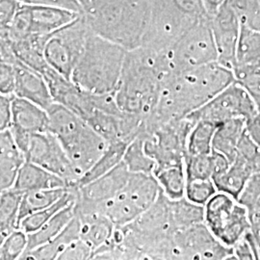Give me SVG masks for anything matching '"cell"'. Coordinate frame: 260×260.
I'll use <instances>...</instances> for the list:
<instances>
[{
	"label": "cell",
	"instance_id": "1",
	"mask_svg": "<svg viewBox=\"0 0 260 260\" xmlns=\"http://www.w3.org/2000/svg\"><path fill=\"white\" fill-rule=\"evenodd\" d=\"M234 81L233 70L218 61L169 74L163 79L157 106L147 120L163 122L187 118Z\"/></svg>",
	"mask_w": 260,
	"mask_h": 260
},
{
	"label": "cell",
	"instance_id": "2",
	"mask_svg": "<svg viewBox=\"0 0 260 260\" xmlns=\"http://www.w3.org/2000/svg\"><path fill=\"white\" fill-rule=\"evenodd\" d=\"M171 74L165 52L140 47L126 52L115 99L121 111L144 118L157 106L162 82Z\"/></svg>",
	"mask_w": 260,
	"mask_h": 260
},
{
	"label": "cell",
	"instance_id": "3",
	"mask_svg": "<svg viewBox=\"0 0 260 260\" xmlns=\"http://www.w3.org/2000/svg\"><path fill=\"white\" fill-rule=\"evenodd\" d=\"M150 0H92L83 13L94 34L132 50L141 47Z\"/></svg>",
	"mask_w": 260,
	"mask_h": 260
},
{
	"label": "cell",
	"instance_id": "4",
	"mask_svg": "<svg viewBox=\"0 0 260 260\" xmlns=\"http://www.w3.org/2000/svg\"><path fill=\"white\" fill-rule=\"evenodd\" d=\"M47 111L49 132L59 140L80 178L103 155L109 143L65 106L54 103Z\"/></svg>",
	"mask_w": 260,
	"mask_h": 260
},
{
	"label": "cell",
	"instance_id": "5",
	"mask_svg": "<svg viewBox=\"0 0 260 260\" xmlns=\"http://www.w3.org/2000/svg\"><path fill=\"white\" fill-rule=\"evenodd\" d=\"M126 52L123 47L92 31L72 80L91 93H115L121 79Z\"/></svg>",
	"mask_w": 260,
	"mask_h": 260
},
{
	"label": "cell",
	"instance_id": "6",
	"mask_svg": "<svg viewBox=\"0 0 260 260\" xmlns=\"http://www.w3.org/2000/svg\"><path fill=\"white\" fill-rule=\"evenodd\" d=\"M196 123L188 117L179 120L154 122L146 119L144 139L146 153L155 162L154 171L184 164L187 142Z\"/></svg>",
	"mask_w": 260,
	"mask_h": 260
},
{
	"label": "cell",
	"instance_id": "7",
	"mask_svg": "<svg viewBox=\"0 0 260 260\" xmlns=\"http://www.w3.org/2000/svg\"><path fill=\"white\" fill-rule=\"evenodd\" d=\"M161 186L153 174L131 173L121 191L99 209L116 226L132 223L157 200Z\"/></svg>",
	"mask_w": 260,
	"mask_h": 260
},
{
	"label": "cell",
	"instance_id": "8",
	"mask_svg": "<svg viewBox=\"0 0 260 260\" xmlns=\"http://www.w3.org/2000/svg\"><path fill=\"white\" fill-rule=\"evenodd\" d=\"M199 20L179 9L174 0H150L149 19L141 47L167 52Z\"/></svg>",
	"mask_w": 260,
	"mask_h": 260
},
{
	"label": "cell",
	"instance_id": "9",
	"mask_svg": "<svg viewBox=\"0 0 260 260\" xmlns=\"http://www.w3.org/2000/svg\"><path fill=\"white\" fill-rule=\"evenodd\" d=\"M166 53L171 73H180L218 61L210 18L197 21Z\"/></svg>",
	"mask_w": 260,
	"mask_h": 260
},
{
	"label": "cell",
	"instance_id": "10",
	"mask_svg": "<svg viewBox=\"0 0 260 260\" xmlns=\"http://www.w3.org/2000/svg\"><path fill=\"white\" fill-rule=\"evenodd\" d=\"M91 33L92 30L82 14L71 23L50 34L45 46L47 64L59 74L72 79Z\"/></svg>",
	"mask_w": 260,
	"mask_h": 260
},
{
	"label": "cell",
	"instance_id": "11",
	"mask_svg": "<svg viewBox=\"0 0 260 260\" xmlns=\"http://www.w3.org/2000/svg\"><path fill=\"white\" fill-rule=\"evenodd\" d=\"M205 208V223L228 247H233L251 230L249 210L232 196L218 192Z\"/></svg>",
	"mask_w": 260,
	"mask_h": 260
},
{
	"label": "cell",
	"instance_id": "12",
	"mask_svg": "<svg viewBox=\"0 0 260 260\" xmlns=\"http://www.w3.org/2000/svg\"><path fill=\"white\" fill-rule=\"evenodd\" d=\"M80 15L70 10L21 3L8 27L0 28V36L9 40L30 34L47 36L64 27Z\"/></svg>",
	"mask_w": 260,
	"mask_h": 260
},
{
	"label": "cell",
	"instance_id": "13",
	"mask_svg": "<svg viewBox=\"0 0 260 260\" xmlns=\"http://www.w3.org/2000/svg\"><path fill=\"white\" fill-rule=\"evenodd\" d=\"M171 259H233V248L220 241L202 222L173 235Z\"/></svg>",
	"mask_w": 260,
	"mask_h": 260
},
{
	"label": "cell",
	"instance_id": "14",
	"mask_svg": "<svg viewBox=\"0 0 260 260\" xmlns=\"http://www.w3.org/2000/svg\"><path fill=\"white\" fill-rule=\"evenodd\" d=\"M259 114L250 94L234 81L200 109L190 114L188 118L195 123L206 121L220 125L238 118L249 120Z\"/></svg>",
	"mask_w": 260,
	"mask_h": 260
},
{
	"label": "cell",
	"instance_id": "15",
	"mask_svg": "<svg viewBox=\"0 0 260 260\" xmlns=\"http://www.w3.org/2000/svg\"><path fill=\"white\" fill-rule=\"evenodd\" d=\"M25 158L28 162L62 177L71 187H75L79 179L59 140L49 131L32 134Z\"/></svg>",
	"mask_w": 260,
	"mask_h": 260
},
{
	"label": "cell",
	"instance_id": "16",
	"mask_svg": "<svg viewBox=\"0 0 260 260\" xmlns=\"http://www.w3.org/2000/svg\"><path fill=\"white\" fill-rule=\"evenodd\" d=\"M130 174L126 165L121 161L117 167L103 177L77 188L75 213H100L99 209L117 195L126 184Z\"/></svg>",
	"mask_w": 260,
	"mask_h": 260
},
{
	"label": "cell",
	"instance_id": "17",
	"mask_svg": "<svg viewBox=\"0 0 260 260\" xmlns=\"http://www.w3.org/2000/svg\"><path fill=\"white\" fill-rule=\"evenodd\" d=\"M210 23L218 50V62L233 71L241 30L240 20L224 2L210 18Z\"/></svg>",
	"mask_w": 260,
	"mask_h": 260
},
{
	"label": "cell",
	"instance_id": "18",
	"mask_svg": "<svg viewBox=\"0 0 260 260\" xmlns=\"http://www.w3.org/2000/svg\"><path fill=\"white\" fill-rule=\"evenodd\" d=\"M13 65L16 73L14 94L36 103L47 110L54 102L45 77L19 60H17Z\"/></svg>",
	"mask_w": 260,
	"mask_h": 260
},
{
	"label": "cell",
	"instance_id": "19",
	"mask_svg": "<svg viewBox=\"0 0 260 260\" xmlns=\"http://www.w3.org/2000/svg\"><path fill=\"white\" fill-rule=\"evenodd\" d=\"M13 121L10 130L27 134L43 133L49 131V116L46 109L36 103L18 98L14 94Z\"/></svg>",
	"mask_w": 260,
	"mask_h": 260
},
{
	"label": "cell",
	"instance_id": "20",
	"mask_svg": "<svg viewBox=\"0 0 260 260\" xmlns=\"http://www.w3.org/2000/svg\"><path fill=\"white\" fill-rule=\"evenodd\" d=\"M26 162L11 130L0 131V190L13 188L19 171Z\"/></svg>",
	"mask_w": 260,
	"mask_h": 260
},
{
	"label": "cell",
	"instance_id": "21",
	"mask_svg": "<svg viewBox=\"0 0 260 260\" xmlns=\"http://www.w3.org/2000/svg\"><path fill=\"white\" fill-rule=\"evenodd\" d=\"M71 187L62 177L26 161L19 171V176L13 188L20 193L36 190Z\"/></svg>",
	"mask_w": 260,
	"mask_h": 260
},
{
	"label": "cell",
	"instance_id": "22",
	"mask_svg": "<svg viewBox=\"0 0 260 260\" xmlns=\"http://www.w3.org/2000/svg\"><path fill=\"white\" fill-rule=\"evenodd\" d=\"M79 238H81V223L78 217L75 215L73 220L66 226L64 231L58 234L55 238L35 250L24 252L20 259H58L59 255L65 251L66 248Z\"/></svg>",
	"mask_w": 260,
	"mask_h": 260
},
{
	"label": "cell",
	"instance_id": "23",
	"mask_svg": "<svg viewBox=\"0 0 260 260\" xmlns=\"http://www.w3.org/2000/svg\"><path fill=\"white\" fill-rule=\"evenodd\" d=\"M81 223V238L93 251L109 241L116 225L102 213L75 214Z\"/></svg>",
	"mask_w": 260,
	"mask_h": 260
},
{
	"label": "cell",
	"instance_id": "24",
	"mask_svg": "<svg viewBox=\"0 0 260 260\" xmlns=\"http://www.w3.org/2000/svg\"><path fill=\"white\" fill-rule=\"evenodd\" d=\"M253 173L252 168L246 161L236 157L230 167L212 179L218 192L225 193L237 200L247 180Z\"/></svg>",
	"mask_w": 260,
	"mask_h": 260
},
{
	"label": "cell",
	"instance_id": "25",
	"mask_svg": "<svg viewBox=\"0 0 260 260\" xmlns=\"http://www.w3.org/2000/svg\"><path fill=\"white\" fill-rule=\"evenodd\" d=\"M246 123L247 120L238 118L218 125L212 142L213 150L222 153L233 162L237 155V147L246 128Z\"/></svg>",
	"mask_w": 260,
	"mask_h": 260
},
{
	"label": "cell",
	"instance_id": "26",
	"mask_svg": "<svg viewBox=\"0 0 260 260\" xmlns=\"http://www.w3.org/2000/svg\"><path fill=\"white\" fill-rule=\"evenodd\" d=\"M75 202L59 211L38 231L27 234V248L25 252L35 250L42 245L51 241L64 231L75 217Z\"/></svg>",
	"mask_w": 260,
	"mask_h": 260
},
{
	"label": "cell",
	"instance_id": "27",
	"mask_svg": "<svg viewBox=\"0 0 260 260\" xmlns=\"http://www.w3.org/2000/svg\"><path fill=\"white\" fill-rule=\"evenodd\" d=\"M128 146V143L122 141H116L109 143L106 150L99 160L90 168L82 177L78 179L75 187L79 188L86 185L99 177H103L114 168L117 167L123 159L125 149Z\"/></svg>",
	"mask_w": 260,
	"mask_h": 260
},
{
	"label": "cell",
	"instance_id": "28",
	"mask_svg": "<svg viewBox=\"0 0 260 260\" xmlns=\"http://www.w3.org/2000/svg\"><path fill=\"white\" fill-rule=\"evenodd\" d=\"M22 193L14 188L1 191L0 195V243L10 233L19 229V214Z\"/></svg>",
	"mask_w": 260,
	"mask_h": 260
},
{
	"label": "cell",
	"instance_id": "29",
	"mask_svg": "<svg viewBox=\"0 0 260 260\" xmlns=\"http://www.w3.org/2000/svg\"><path fill=\"white\" fill-rule=\"evenodd\" d=\"M71 187L45 189L30 191L22 194L19 207V223L29 215L53 205L59 199L65 195Z\"/></svg>",
	"mask_w": 260,
	"mask_h": 260
},
{
	"label": "cell",
	"instance_id": "30",
	"mask_svg": "<svg viewBox=\"0 0 260 260\" xmlns=\"http://www.w3.org/2000/svg\"><path fill=\"white\" fill-rule=\"evenodd\" d=\"M76 197L77 187H71L69 192H67L65 195L59 199L53 205L25 217L19 223V229L27 234L36 232L48 222L54 215L65 208L66 206L75 203Z\"/></svg>",
	"mask_w": 260,
	"mask_h": 260
},
{
	"label": "cell",
	"instance_id": "31",
	"mask_svg": "<svg viewBox=\"0 0 260 260\" xmlns=\"http://www.w3.org/2000/svg\"><path fill=\"white\" fill-rule=\"evenodd\" d=\"M153 175L168 198L178 200L186 195L185 164L163 168L155 171Z\"/></svg>",
	"mask_w": 260,
	"mask_h": 260
},
{
	"label": "cell",
	"instance_id": "32",
	"mask_svg": "<svg viewBox=\"0 0 260 260\" xmlns=\"http://www.w3.org/2000/svg\"><path fill=\"white\" fill-rule=\"evenodd\" d=\"M259 58L260 30L241 25L236 52V66L255 67Z\"/></svg>",
	"mask_w": 260,
	"mask_h": 260
},
{
	"label": "cell",
	"instance_id": "33",
	"mask_svg": "<svg viewBox=\"0 0 260 260\" xmlns=\"http://www.w3.org/2000/svg\"><path fill=\"white\" fill-rule=\"evenodd\" d=\"M218 125L206 121H198L191 130L187 142V154L206 155L213 150L212 142Z\"/></svg>",
	"mask_w": 260,
	"mask_h": 260
},
{
	"label": "cell",
	"instance_id": "34",
	"mask_svg": "<svg viewBox=\"0 0 260 260\" xmlns=\"http://www.w3.org/2000/svg\"><path fill=\"white\" fill-rule=\"evenodd\" d=\"M122 161L130 173L153 174L155 168V162L145 151L144 139L141 135L128 144Z\"/></svg>",
	"mask_w": 260,
	"mask_h": 260
},
{
	"label": "cell",
	"instance_id": "35",
	"mask_svg": "<svg viewBox=\"0 0 260 260\" xmlns=\"http://www.w3.org/2000/svg\"><path fill=\"white\" fill-rule=\"evenodd\" d=\"M235 81L246 90L260 113V68L236 66L233 69Z\"/></svg>",
	"mask_w": 260,
	"mask_h": 260
},
{
	"label": "cell",
	"instance_id": "36",
	"mask_svg": "<svg viewBox=\"0 0 260 260\" xmlns=\"http://www.w3.org/2000/svg\"><path fill=\"white\" fill-rule=\"evenodd\" d=\"M241 25L260 30V0H225Z\"/></svg>",
	"mask_w": 260,
	"mask_h": 260
},
{
	"label": "cell",
	"instance_id": "37",
	"mask_svg": "<svg viewBox=\"0 0 260 260\" xmlns=\"http://www.w3.org/2000/svg\"><path fill=\"white\" fill-rule=\"evenodd\" d=\"M186 181L193 179H209L213 177V160L211 153L206 155L185 154Z\"/></svg>",
	"mask_w": 260,
	"mask_h": 260
},
{
	"label": "cell",
	"instance_id": "38",
	"mask_svg": "<svg viewBox=\"0 0 260 260\" xmlns=\"http://www.w3.org/2000/svg\"><path fill=\"white\" fill-rule=\"evenodd\" d=\"M27 248V233L18 229L0 243V259H20Z\"/></svg>",
	"mask_w": 260,
	"mask_h": 260
},
{
	"label": "cell",
	"instance_id": "39",
	"mask_svg": "<svg viewBox=\"0 0 260 260\" xmlns=\"http://www.w3.org/2000/svg\"><path fill=\"white\" fill-rule=\"evenodd\" d=\"M217 192L212 178L186 181V198L198 205H205Z\"/></svg>",
	"mask_w": 260,
	"mask_h": 260
},
{
	"label": "cell",
	"instance_id": "40",
	"mask_svg": "<svg viewBox=\"0 0 260 260\" xmlns=\"http://www.w3.org/2000/svg\"><path fill=\"white\" fill-rule=\"evenodd\" d=\"M260 199V171L249 177L237 201L248 210L255 205Z\"/></svg>",
	"mask_w": 260,
	"mask_h": 260
},
{
	"label": "cell",
	"instance_id": "41",
	"mask_svg": "<svg viewBox=\"0 0 260 260\" xmlns=\"http://www.w3.org/2000/svg\"><path fill=\"white\" fill-rule=\"evenodd\" d=\"M93 249L92 247L84 241L82 238H79L66 248L58 259L59 260H85L92 259Z\"/></svg>",
	"mask_w": 260,
	"mask_h": 260
},
{
	"label": "cell",
	"instance_id": "42",
	"mask_svg": "<svg viewBox=\"0 0 260 260\" xmlns=\"http://www.w3.org/2000/svg\"><path fill=\"white\" fill-rule=\"evenodd\" d=\"M249 216L251 230L247 235L252 243L256 259H260V199L251 210H249Z\"/></svg>",
	"mask_w": 260,
	"mask_h": 260
},
{
	"label": "cell",
	"instance_id": "43",
	"mask_svg": "<svg viewBox=\"0 0 260 260\" xmlns=\"http://www.w3.org/2000/svg\"><path fill=\"white\" fill-rule=\"evenodd\" d=\"M16 86L15 67L9 63H0V93L14 94Z\"/></svg>",
	"mask_w": 260,
	"mask_h": 260
},
{
	"label": "cell",
	"instance_id": "44",
	"mask_svg": "<svg viewBox=\"0 0 260 260\" xmlns=\"http://www.w3.org/2000/svg\"><path fill=\"white\" fill-rule=\"evenodd\" d=\"M177 7L195 19L210 18L205 9L204 0H174Z\"/></svg>",
	"mask_w": 260,
	"mask_h": 260
},
{
	"label": "cell",
	"instance_id": "45",
	"mask_svg": "<svg viewBox=\"0 0 260 260\" xmlns=\"http://www.w3.org/2000/svg\"><path fill=\"white\" fill-rule=\"evenodd\" d=\"M21 3L30 5H41L47 7H54L61 9L74 11L79 14H83V7L76 0H19Z\"/></svg>",
	"mask_w": 260,
	"mask_h": 260
},
{
	"label": "cell",
	"instance_id": "46",
	"mask_svg": "<svg viewBox=\"0 0 260 260\" xmlns=\"http://www.w3.org/2000/svg\"><path fill=\"white\" fill-rule=\"evenodd\" d=\"M20 5L19 0H0V28L9 26Z\"/></svg>",
	"mask_w": 260,
	"mask_h": 260
},
{
	"label": "cell",
	"instance_id": "47",
	"mask_svg": "<svg viewBox=\"0 0 260 260\" xmlns=\"http://www.w3.org/2000/svg\"><path fill=\"white\" fill-rule=\"evenodd\" d=\"M236 242L233 247V259H256L252 243L248 235Z\"/></svg>",
	"mask_w": 260,
	"mask_h": 260
},
{
	"label": "cell",
	"instance_id": "48",
	"mask_svg": "<svg viewBox=\"0 0 260 260\" xmlns=\"http://www.w3.org/2000/svg\"><path fill=\"white\" fill-rule=\"evenodd\" d=\"M14 94L0 95V131L10 129L13 121V103Z\"/></svg>",
	"mask_w": 260,
	"mask_h": 260
},
{
	"label": "cell",
	"instance_id": "49",
	"mask_svg": "<svg viewBox=\"0 0 260 260\" xmlns=\"http://www.w3.org/2000/svg\"><path fill=\"white\" fill-rule=\"evenodd\" d=\"M224 2H225V0H204L205 9L210 18L223 5Z\"/></svg>",
	"mask_w": 260,
	"mask_h": 260
},
{
	"label": "cell",
	"instance_id": "50",
	"mask_svg": "<svg viewBox=\"0 0 260 260\" xmlns=\"http://www.w3.org/2000/svg\"><path fill=\"white\" fill-rule=\"evenodd\" d=\"M76 1L79 2L80 5L83 7L84 12L90 6V4L92 2V0H76Z\"/></svg>",
	"mask_w": 260,
	"mask_h": 260
},
{
	"label": "cell",
	"instance_id": "51",
	"mask_svg": "<svg viewBox=\"0 0 260 260\" xmlns=\"http://www.w3.org/2000/svg\"><path fill=\"white\" fill-rule=\"evenodd\" d=\"M255 67H256V68H260V58L259 60H258V62L256 63V66H255Z\"/></svg>",
	"mask_w": 260,
	"mask_h": 260
}]
</instances>
